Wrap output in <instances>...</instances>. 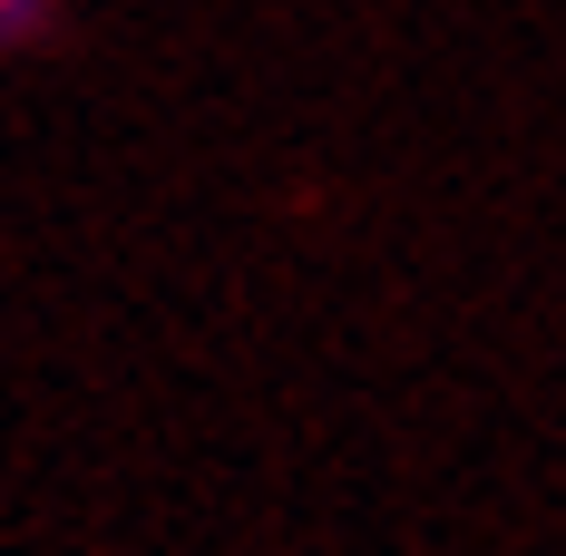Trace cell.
I'll list each match as a JSON object with an SVG mask.
<instances>
[{"instance_id": "1", "label": "cell", "mask_w": 566, "mask_h": 556, "mask_svg": "<svg viewBox=\"0 0 566 556\" xmlns=\"http://www.w3.org/2000/svg\"><path fill=\"white\" fill-rule=\"evenodd\" d=\"M59 30V0H0V50H40Z\"/></svg>"}]
</instances>
